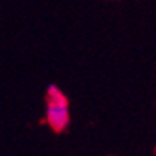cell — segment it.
I'll return each mask as SVG.
<instances>
[{"instance_id": "cell-1", "label": "cell", "mask_w": 156, "mask_h": 156, "mask_svg": "<svg viewBox=\"0 0 156 156\" xmlns=\"http://www.w3.org/2000/svg\"><path fill=\"white\" fill-rule=\"evenodd\" d=\"M45 118L48 126L54 132H62L67 129L70 123V112H69V101L66 94L56 86L49 84L46 91V112Z\"/></svg>"}]
</instances>
